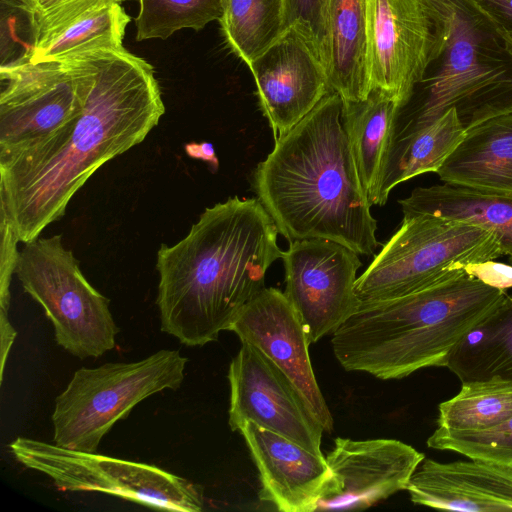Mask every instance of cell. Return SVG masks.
Here are the masks:
<instances>
[{"label": "cell", "mask_w": 512, "mask_h": 512, "mask_svg": "<svg viewBox=\"0 0 512 512\" xmlns=\"http://www.w3.org/2000/svg\"><path fill=\"white\" fill-rule=\"evenodd\" d=\"M83 55L96 75L82 111L51 136L0 154V212L23 243L59 220L90 176L142 142L165 112L146 60L125 48Z\"/></svg>", "instance_id": "1"}, {"label": "cell", "mask_w": 512, "mask_h": 512, "mask_svg": "<svg viewBox=\"0 0 512 512\" xmlns=\"http://www.w3.org/2000/svg\"><path fill=\"white\" fill-rule=\"evenodd\" d=\"M257 198L231 197L206 208L178 243L157 253L160 328L186 346L216 341L265 286L282 250Z\"/></svg>", "instance_id": "2"}, {"label": "cell", "mask_w": 512, "mask_h": 512, "mask_svg": "<svg viewBox=\"0 0 512 512\" xmlns=\"http://www.w3.org/2000/svg\"><path fill=\"white\" fill-rule=\"evenodd\" d=\"M343 101L331 90L253 173V190L279 234L289 242L321 238L373 255L377 223L361 184L342 119Z\"/></svg>", "instance_id": "3"}, {"label": "cell", "mask_w": 512, "mask_h": 512, "mask_svg": "<svg viewBox=\"0 0 512 512\" xmlns=\"http://www.w3.org/2000/svg\"><path fill=\"white\" fill-rule=\"evenodd\" d=\"M506 292L464 270L400 298L359 303L332 334L334 355L345 370L383 380L442 367L453 348Z\"/></svg>", "instance_id": "4"}, {"label": "cell", "mask_w": 512, "mask_h": 512, "mask_svg": "<svg viewBox=\"0 0 512 512\" xmlns=\"http://www.w3.org/2000/svg\"><path fill=\"white\" fill-rule=\"evenodd\" d=\"M436 43L421 80L397 109L392 143L450 109L466 130L512 112V40L474 0H425Z\"/></svg>", "instance_id": "5"}, {"label": "cell", "mask_w": 512, "mask_h": 512, "mask_svg": "<svg viewBox=\"0 0 512 512\" xmlns=\"http://www.w3.org/2000/svg\"><path fill=\"white\" fill-rule=\"evenodd\" d=\"M503 256L494 232L430 214H404L398 230L356 279L360 303L400 298Z\"/></svg>", "instance_id": "6"}, {"label": "cell", "mask_w": 512, "mask_h": 512, "mask_svg": "<svg viewBox=\"0 0 512 512\" xmlns=\"http://www.w3.org/2000/svg\"><path fill=\"white\" fill-rule=\"evenodd\" d=\"M188 359L177 350H159L134 362L106 363L76 370L55 399L54 444L95 453L113 425L147 397L178 389Z\"/></svg>", "instance_id": "7"}, {"label": "cell", "mask_w": 512, "mask_h": 512, "mask_svg": "<svg viewBox=\"0 0 512 512\" xmlns=\"http://www.w3.org/2000/svg\"><path fill=\"white\" fill-rule=\"evenodd\" d=\"M24 244L15 273L25 292L43 307L56 344L81 359L114 349L119 328L109 300L88 282L61 236Z\"/></svg>", "instance_id": "8"}, {"label": "cell", "mask_w": 512, "mask_h": 512, "mask_svg": "<svg viewBox=\"0 0 512 512\" xmlns=\"http://www.w3.org/2000/svg\"><path fill=\"white\" fill-rule=\"evenodd\" d=\"M9 448L17 461L47 475L60 490L104 492L170 511L203 508L202 494L193 483L154 465L25 437L14 439Z\"/></svg>", "instance_id": "9"}, {"label": "cell", "mask_w": 512, "mask_h": 512, "mask_svg": "<svg viewBox=\"0 0 512 512\" xmlns=\"http://www.w3.org/2000/svg\"><path fill=\"white\" fill-rule=\"evenodd\" d=\"M96 70L84 56L32 62L21 56L2 64L0 154L41 141L83 109Z\"/></svg>", "instance_id": "10"}, {"label": "cell", "mask_w": 512, "mask_h": 512, "mask_svg": "<svg viewBox=\"0 0 512 512\" xmlns=\"http://www.w3.org/2000/svg\"><path fill=\"white\" fill-rule=\"evenodd\" d=\"M281 259L284 294L297 312L310 343L332 335L357 309L356 274L362 263L347 246L321 238L289 242Z\"/></svg>", "instance_id": "11"}, {"label": "cell", "mask_w": 512, "mask_h": 512, "mask_svg": "<svg viewBox=\"0 0 512 512\" xmlns=\"http://www.w3.org/2000/svg\"><path fill=\"white\" fill-rule=\"evenodd\" d=\"M228 380L232 431L250 421L323 455L324 428L287 376L261 351L242 343L230 363Z\"/></svg>", "instance_id": "12"}, {"label": "cell", "mask_w": 512, "mask_h": 512, "mask_svg": "<svg viewBox=\"0 0 512 512\" xmlns=\"http://www.w3.org/2000/svg\"><path fill=\"white\" fill-rule=\"evenodd\" d=\"M368 38L371 88L388 93L399 108L421 80L436 43L427 3L369 0Z\"/></svg>", "instance_id": "13"}, {"label": "cell", "mask_w": 512, "mask_h": 512, "mask_svg": "<svg viewBox=\"0 0 512 512\" xmlns=\"http://www.w3.org/2000/svg\"><path fill=\"white\" fill-rule=\"evenodd\" d=\"M248 67L274 140L289 132L332 90L313 43L293 26Z\"/></svg>", "instance_id": "14"}, {"label": "cell", "mask_w": 512, "mask_h": 512, "mask_svg": "<svg viewBox=\"0 0 512 512\" xmlns=\"http://www.w3.org/2000/svg\"><path fill=\"white\" fill-rule=\"evenodd\" d=\"M242 343L267 356L290 380L326 432L333 417L318 386L305 328L279 289L264 287L242 309L229 328Z\"/></svg>", "instance_id": "15"}, {"label": "cell", "mask_w": 512, "mask_h": 512, "mask_svg": "<svg viewBox=\"0 0 512 512\" xmlns=\"http://www.w3.org/2000/svg\"><path fill=\"white\" fill-rule=\"evenodd\" d=\"M325 458L333 481L317 511L365 509L406 490L425 455L395 439L338 437Z\"/></svg>", "instance_id": "16"}, {"label": "cell", "mask_w": 512, "mask_h": 512, "mask_svg": "<svg viewBox=\"0 0 512 512\" xmlns=\"http://www.w3.org/2000/svg\"><path fill=\"white\" fill-rule=\"evenodd\" d=\"M243 435L261 482L259 497L282 512H313L333 481L323 455L246 421Z\"/></svg>", "instance_id": "17"}, {"label": "cell", "mask_w": 512, "mask_h": 512, "mask_svg": "<svg viewBox=\"0 0 512 512\" xmlns=\"http://www.w3.org/2000/svg\"><path fill=\"white\" fill-rule=\"evenodd\" d=\"M469 459L442 463L424 458L406 489L411 501L463 512L512 511V465Z\"/></svg>", "instance_id": "18"}, {"label": "cell", "mask_w": 512, "mask_h": 512, "mask_svg": "<svg viewBox=\"0 0 512 512\" xmlns=\"http://www.w3.org/2000/svg\"><path fill=\"white\" fill-rule=\"evenodd\" d=\"M437 174L444 183L512 195V112L466 130Z\"/></svg>", "instance_id": "19"}, {"label": "cell", "mask_w": 512, "mask_h": 512, "mask_svg": "<svg viewBox=\"0 0 512 512\" xmlns=\"http://www.w3.org/2000/svg\"><path fill=\"white\" fill-rule=\"evenodd\" d=\"M369 0H328L329 83L343 102L369 95Z\"/></svg>", "instance_id": "20"}, {"label": "cell", "mask_w": 512, "mask_h": 512, "mask_svg": "<svg viewBox=\"0 0 512 512\" xmlns=\"http://www.w3.org/2000/svg\"><path fill=\"white\" fill-rule=\"evenodd\" d=\"M404 214H430L495 233L503 256L512 255V195L444 183L418 187L398 201Z\"/></svg>", "instance_id": "21"}, {"label": "cell", "mask_w": 512, "mask_h": 512, "mask_svg": "<svg viewBox=\"0 0 512 512\" xmlns=\"http://www.w3.org/2000/svg\"><path fill=\"white\" fill-rule=\"evenodd\" d=\"M397 109V102L388 93L375 88L363 100L343 102V126L371 205H376L384 164L392 144Z\"/></svg>", "instance_id": "22"}, {"label": "cell", "mask_w": 512, "mask_h": 512, "mask_svg": "<svg viewBox=\"0 0 512 512\" xmlns=\"http://www.w3.org/2000/svg\"><path fill=\"white\" fill-rule=\"evenodd\" d=\"M461 381H512V292L475 325L445 358Z\"/></svg>", "instance_id": "23"}, {"label": "cell", "mask_w": 512, "mask_h": 512, "mask_svg": "<svg viewBox=\"0 0 512 512\" xmlns=\"http://www.w3.org/2000/svg\"><path fill=\"white\" fill-rule=\"evenodd\" d=\"M465 134L455 109H450L422 131L393 142L384 164L376 205L383 206L399 183L423 173H437Z\"/></svg>", "instance_id": "24"}, {"label": "cell", "mask_w": 512, "mask_h": 512, "mask_svg": "<svg viewBox=\"0 0 512 512\" xmlns=\"http://www.w3.org/2000/svg\"><path fill=\"white\" fill-rule=\"evenodd\" d=\"M130 20L121 3L108 4L34 36L30 48L22 56L39 62L122 49Z\"/></svg>", "instance_id": "25"}, {"label": "cell", "mask_w": 512, "mask_h": 512, "mask_svg": "<svg viewBox=\"0 0 512 512\" xmlns=\"http://www.w3.org/2000/svg\"><path fill=\"white\" fill-rule=\"evenodd\" d=\"M439 428L475 433L512 417V381L492 378L463 382L457 395L439 404Z\"/></svg>", "instance_id": "26"}, {"label": "cell", "mask_w": 512, "mask_h": 512, "mask_svg": "<svg viewBox=\"0 0 512 512\" xmlns=\"http://www.w3.org/2000/svg\"><path fill=\"white\" fill-rule=\"evenodd\" d=\"M219 23L231 51L248 66L287 29L284 0H228Z\"/></svg>", "instance_id": "27"}, {"label": "cell", "mask_w": 512, "mask_h": 512, "mask_svg": "<svg viewBox=\"0 0 512 512\" xmlns=\"http://www.w3.org/2000/svg\"><path fill=\"white\" fill-rule=\"evenodd\" d=\"M228 0H139L135 18L136 39H167L173 33L192 28L203 29L219 21Z\"/></svg>", "instance_id": "28"}, {"label": "cell", "mask_w": 512, "mask_h": 512, "mask_svg": "<svg viewBox=\"0 0 512 512\" xmlns=\"http://www.w3.org/2000/svg\"><path fill=\"white\" fill-rule=\"evenodd\" d=\"M427 445L432 449L454 451L468 458L512 465V417L497 427L475 433L437 427L428 438Z\"/></svg>", "instance_id": "29"}, {"label": "cell", "mask_w": 512, "mask_h": 512, "mask_svg": "<svg viewBox=\"0 0 512 512\" xmlns=\"http://www.w3.org/2000/svg\"><path fill=\"white\" fill-rule=\"evenodd\" d=\"M284 13L286 28L290 26L297 28L313 43L327 70L329 62L328 0H284Z\"/></svg>", "instance_id": "30"}, {"label": "cell", "mask_w": 512, "mask_h": 512, "mask_svg": "<svg viewBox=\"0 0 512 512\" xmlns=\"http://www.w3.org/2000/svg\"><path fill=\"white\" fill-rule=\"evenodd\" d=\"M130 0H67L43 13L27 17L31 30V38L41 33L60 27L71 20L112 3H123Z\"/></svg>", "instance_id": "31"}, {"label": "cell", "mask_w": 512, "mask_h": 512, "mask_svg": "<svg viewBox=\"0 0 512 512\" xmlns=\"http://www.w3.org/2000/svg\"><path fill=\"white\" fill-rule=\"evenodd\" d=\"M1 264H0V313L8 314L10 306V283L15 273L19 252V241L10 221L0 212Z\"/></svg>", "instance_id": "32"}, {"label": "cell", "mask_w": 512, "mask_h": 512, "mask_svg": "<svg viewBox=\"0 0 512 512\" xmlns=\"http://www.w3.org/2000/svg\"><path fill=\"white\" fill-rule=\"evenodd\" d=\"M464 270L489 286L503 291L512 288V265L487 260L468 264Z\"/></svg>", "instance_id": "33"}, {"label": "cell", "mask_w": 512, "mask_h": 512, "mask_svg": "<svg viewBox=\"0 0 512 512\" xmlns=\"http://www.w3.org/2000/svg\"><path fill=\"white\" fill-rule=\"evenodd\" d=\"M512 40V0H474Z\"/></svg>", "instance_id": "34"}, {"label": "cell", "mask_w": 512, "mask_h": 512, "mask_svg": "<svg viewBox=\"0 0 512 512\" xmlns=\"http://www.w3.org/2000/svg\"><path fill=\"white\" fill-rule=\"evenodd\" d=\"M17 332L8 319V314L0 313V344H1V365L0 382L3 380L5 364L10 349L16 339Z\"/></svg>", "instance_id": "35"}, {"label": "cell", "mask_w": 512, "mask_h": 512, "mask_svg": "<svg viewBox=\"0 0 512 512\" xmlns=\"http://www.w3.org/2000/svg\"><path fill=\"white\" fill-rule=\"evenodd\" d=\"M67 0H16L18 8L31 17L56 7Z\"/></svg>", "instance_id": "36"}, {"label": "cell", "mask_w": 512, "mask_h": 512, "mask_svg": "<svg viewBox=\"0 0 512 512\" xmlns=\"http://www.w3.org/2000/svg\"><path fill=\"white\" fill-rule=\"evenodd\" d=\"M186 152L193 158L202 159L218 166V160L215 155L213 145L210 143L195 144L191 143L186 146Z\"/></svg>", "instance_id": "37"}, {"label": "cell", "mask_w": 512, "mask_h": 512, "mask_svg": "<svg viewBox=\"0 0 512 512\" xmlns=\"http://www.w3.org/2000/svg\"><path fill=\"white\" fill-rule=\"evenodd\" d=\"M508 260L512 264V255L508 256Z\"/></svg>", "instance_id": "38"}]
</instances>
